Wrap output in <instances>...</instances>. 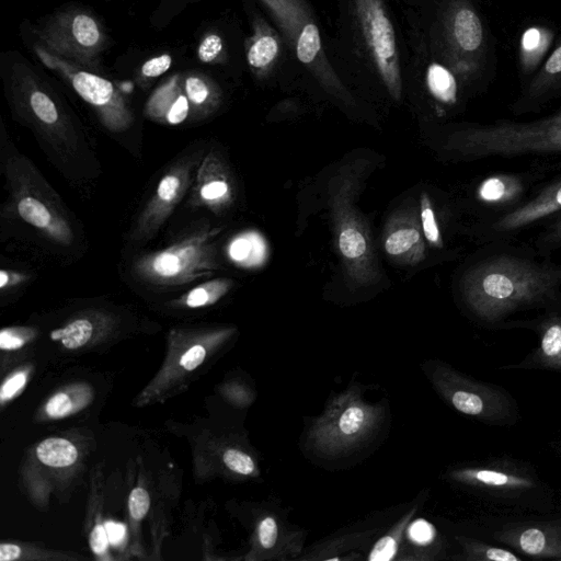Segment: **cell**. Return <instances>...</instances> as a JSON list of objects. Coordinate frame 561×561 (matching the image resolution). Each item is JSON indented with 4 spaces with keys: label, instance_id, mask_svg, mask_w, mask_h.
I'll return each instance as SVG.
<instances>
[{
    "label": "cell",
    "instance_id": "cell-24",
    "mask_svg": "<svg viewBox=\"0 0 561 561\" xmlns=\"http://www.w3.org/2000/svg\"><path fill=\"white\" fill-rule=\"evenodd\" d=\"M553 35L542 26L527 28L520 39L519 64L525 73H530L551 45Z\"/></svg>",
    "mask_w": 561,
    "mask_h": 561
},
{
    "label": "cell",
    "instance_id": "cell-43",
    "mask_svg": "<svg viewBox=\"0 0 561 561\" xmlns=\"http://www.w3.org/2000/svg\"><path fill=\"white\" fill-rule=\"evenodd\" d=\"M278 527L276 520L267 516L259 525V539L263 548H272L277 540Z\"/></svg>",
    "mask_w": 561,
    "mask_h": 561
},
{
    "label": "cell",
    "instance_id": "cell-13",
    "mask_svg": "<svg viewBox=\"0 0 561 561\" xmlns=\"http://www.w3.org/2000/svg\"><path fill=\"white\" fill-rule=\"evenodd\" d=\"M447 44L460 73L471 77L479 71L484 55V31L474 8L465 0L453 1L444 15Z\"/></svg>",
    "mask_w": 561,
    "mask_h": 561
},
{
    "label": "cell",
    "instance_id": "cell-11",
    "mask_svg": "<svg viewBox=\"0 0 561 561\" xmlns=\"http://www.w3.org/2000/svg\"><path fill=\"white\" fill-rule=\"evenodd\" d=\"M561 211V173L542 182L514 210L492 220L477 222L472 232L482 244L514 241L528 230L540 227Z\"/></svg>",
    "mask_w": 561,
    "mask_h": 561
},
{
    "label": "cell",
    "instance_id": "cell-34",
    "mask_svg": "<svg viewBox=\"0 0 561 561\" xmlns=\"http://www.w3.org/2000/svg\"><path fill=\"white\" fill-rule=\"evenodd\" d=\"M468 559L486 561H520V558L510 550L488 546L478 541H466Z\"/></svg>",
    "mask_w": 561,
    "mask_h": 561
},
{
    "label": "cell",
    "instance_id": "cell-10",
    "mask_svg": "<svg viewBox=\"0 0 561 561\" xmlns=\"http://www.w3.org/2000/svg\"><path fill=\"white\" fill-rule=\"evenodd\" d=\"M365 50L389 94L400 100L402 79L396 32L383 0H353Z\"/></svg>",
    "mask_w": 561,
    "mask_h": 561
},
{
    "label": "cell",
    "instance_id": "cell-44",
    "mask_svg": "<svg viewBox=\"0 0 561 561\" xmlns=\"http://www.w3.org/2000/svg\"><path fill=\"white\" fill-rule=\"evenodd\" d=\"M26 375L23 371L9 377L1 386L0 398L4 402L14 397L25 385Z\"/></svg>",
    "mask_w": 561,
    "mask_h": 561
},
{
    "label": "cell",
    "instance_id": "cell-31",
    "mask_svg": "<svg viewBox=\"0 0 561 561\" xmlns=\"http://www.w3.org/2000/svg\"><path fill=\"white\" fill-rule=\"evenodd\" d=\"M196 54L206 65H221L228 59L226 42L217 31H207L199 37Z\"/></svg>",
    "mask_w": 561,
    "mask_h": 561
},
{
    "label": "cell",
    "instance_id": "cell-15",
    "mask_svg": "<svg viewBox=\"0 0 561 561\" xmlns=\"http://www.w3.org/2000/svg\"><path fill=\"white\" fill-rule=\"evenodd\" d=\"M375 422L373 409L352 400L340 403L328 414L318 431V439L330 448L347 446L363 437Z\"/></svg>",
    "mask_w": 561,
    "mask_h": 561
},
{
    "label": "cell",
    "instance_id": "cell-3",
    "mask_svg": "<svg viewBox=\"0 0 561 561\" xmlns=\"http://www.w3.org/2000/svg\"><path fill=\"white\" fill-rule=\"evenodd\" d=\"M449 147L469 160L534 158L535 165L561 171V110L527 122L471 124L451 135Z\"/></svg>",
    "mask_w": 561,
    "mask_h": 561
},
{
    "label": "cell",
    "instance_id": "cell-19",
    "mask_svg": "<svg viewBox=\"0 0 561 561\" xmlns=\"http://www.w3.org/2000/svg\"><path fill=\"white\" fill-rule=\"evenodd\" d=\"M180 79L191 105L192 122L206 119L219 108L222 92L210 76L198 69H188L180 71Z\"/></svg>",
    "mask_w": 561,
    "mask_h": 561
},
{
    "label": "cell",
    "instance_id": "cell-42",
    "mask_svg": "<svg viewBox=\"0 0 561 561\" xmlns=\"http://www.w3.org/2000/svg\"><path fill=\"white\" fill-rule=\"evenodd\" d=\"M408 534L412 541L420 545H426L434 539L435 529L427 520L416 519L410 525Z\"/></svg>",
    "mask_w": 561,
    "mask_h": 561
},
{
    "label": "cell",
    "instance_id": "cell-16",
    "mask_svg": "<svg viewBox=\"0 0 561 561\" xmlns=\"http://www.w3.org/2000/svg\"><path fill=\"white\" fill-rule=\"evenodd\" d=\"M195 206L220 213L231 203L233 191L225 161L219 153H205L195 173L192 185Z\"/></svg>",
    "mask_w": 561,
    "mask_h": 561
},
{
    "label": "cell",
    "instance_id": "cell-47",
    "mask_svg": "<svg viewBox=\"0 0 561 561\" xmlns=\"http://www.w3.org/2000/svg\"><path fill=\"white\" fill-rule=\"evenodd\" d=\"M25 279V276L19 272L12 270L2 268L0 271V289L3 291L4 289H10L18 284L22 283Z\"/></svg>",
    "mask_w": 561,
    "mask_h": 561
},
{
    "label": "cell",
    "instance_id": "cell-33",
    "mask_svg": "<svg viewBox=\"0 0 561 561\" xmlns=\"http://www.w3.org/2000/svg\"><path fill=\"white\" fill-rule=\"evenodd\" d=\"M420 232L415 228H401L388 236L385 249L390 255H401L420 243Z\"/></svg>",
    "mask_w": 561,
    "mask_h": 561
},
{
    "label": "cell",
    "instance_id": "cell-27",
    "mask_svg": "<svg viewBox=\"0 0 561 561\" xmlns=\"http://www.w3.org/2000/svg\"><path fill=\"white\" fill-rule=\"evenodd\" d=\"M36 456L42 463L48 467L61 468L75 463L78 450L71 442L65 438L50 437L37 445Z\"/></svg>",
    "mask_w": 561,
    "mask_h": 561
},
{
    "label": "cell",
    "instance_id": "cell-23",
    "mask_svg": "<svg viewBox=\"0 0 561 561\" xmlns=\"http://www.w3.org/2000/svg\"><path fill=\"white\" fill-rule=\"evenodd\" d=\"M455 476L466 483L495 490L528 489L534 485L526 477L494 468H469L457 471Z\"/></svg>",
    "mask_w": 561,
    "mask_h": 561
},
{
    "label": "cell",
    "instance_id": "cell-20",
    "mask_svg": "<svg viewBox=\"0 0 561 561\" xmlns=\"http://www.w3.org/2000/svg\"><path fill=\"white\" fill-rule=\"evenodd\" d=\"M280 53L276 32L260 16L253 21V34L245 42L247 62L256 78H264L274 67Z\"/></svg>",
    "mask_w": 561,
    "mask_h": 561
},
{
    "label": "cell",
    "instance_id": "cell-2",
    "mask_svg": "<svg viewBox=\"0 0 561 561\" xmlns=\"http://www.w3.org/2000/svg\"><path fill=\"white\" fill-rule=\"evenodd\" d=\"M3 92L13 117L33 130L61 162L78 158L82 134L65 100L20 51L0 55Z\"/></svg>",
    "mask_w": 561,
    "mask_h": 561
},
{
    "label": "cell",
    "instance_id": "cell-48",
    "mask_svg": "<svg viewBox=\"0 0 561 561\" xmlns=\"http://www.w3.org/2000/svg\"><path fill=\"white\" fill-rule=\"evenodd\" d=\"M106 534L111 545H119L125 537V526L121 523L107 520L105 524Z\"/></svg>",
    "mask_w": 561,
    "mask_h": 561
},
{
    "label": "cell",
    "instance_id": "cell-1",
    "mask_svg": "<svg viewBox=\"0 0 561 561\" xmlns=\"http://www.w3.org/2000/svg\"><path fill=\"white\" fill-rule=\"evenodd\" d=\"M483 245L458 284L466 308L478 320L497 323L519 311L545 308L561 296V262L514 241Z\"/></svg>",
    "mask_w": 561,
    "mask_h": 561
},
{
    "label": "cell",
    "instance_id": "cell-8",
    "mask_svg": "<svg viewBox=\"0 0 561 561\" xmlns=\"http://www.w3.org/2000/svg\"><path fill=\"white\" fill-rule=\"evenodd\" d=\"M283 32L298 60L330 92L343 85L325 57L321 34L305 0H260Z\"/></svg>",
    "mask_w": 561,
    "mask_h": 561
},
{
    "label": "cell",
    "instance_id": "cell-39",
    "mask_svg": "<svg viewBox=\"0 0 561 561\" xmlns=\"http://www.w3.org/2000/svg\"><path fill=\"white\" fill-rule=\"evenodd\" d=\"M33 332L28 329L22 328H7L0 332V347L2 350H18L22 347Z\"/></svg>",
    "mask_w": 561,
    "mask_h": 561
},
{
    "label": "cell",
    "instance_id": "cell-38",
    "mask_svg": "<svg viewBox=\"0 0 561 561\" xmlns=\"http://www.w3.org/2000/svg\"><path fill=\"white\" fill-rule=\"evenodd\" d=\"M73 410L75 402L66 392H58L54 394L45 405L46 414L54 419L67 416L72 413Z\"/></svg>",
    "mask_w": 561,
    "mask_h": 561
},
{
    "label": "cell",
    "instance_id": "cell-12",
    "mask_svg": "<svg viewBox=\"0 0 561 561\" xmlns=\"http://www.w3.org/2000/svg\"><path fill=\"white\" fill-rule=\"evenodd\" d=\"M549 172L531 164L524 171L494 172L478 180L471 197L477 214L474 224L501 217L520 206Z\"/></svg>",
    "mask_w": 561,
    "mask_h": 561
},
{
    "label": "cell",
    "instance_id": "cell-9",
    "mask_svg": "<svg viewBox=\"0 0 561 561\" xmlns=\"http://www.w3.org/2000/svg\"><path fill=\"white\" fill-rule=\"evenodd\" d=\"M204 152L203 149H194L190 153L180 156L167 168L150 198L138 214L129 231V241L142 244L158 233L192 187Z\"/></svg>",
    "mask_w": 561,
    "mask_h": 561
},
{
    "label": "cell",
    "instance_id": "cell-14",
    "mask_svg": "<svg viewBox=\"0 0 561 561\" xmlns=\"http://www.w3.org/2000/svg\"><path fill=\"white\" fill-rule=\"evenodd\" d=\"M439 385L451 405L463 414L499 423L511 413V400L496 387L465 378L449 370L442 375Z\"/></svg>",
    "mask_w": 561,
    "mask_h": 561
},
{
    "label": "cell",
    "instance_id": "cell-37",
    "mask_svg": "<svg viewBox=\"0 0 561 561\" xmlns=\"http://www.w3.org/2000/svg\"><path fill=\"white\" fill-rule=\"evenodd\" d=\"M225 465L233 472L249 476L255 470L253 459L245 453L238 449H227L222 456Z\"/></svg>",
    "mask_w": 561,
    "mask_h": 561
},
{
    "label": "cell",
    "instance_id": "cell-26",
    "mask_svg": "<svg viewBox=\"0 0 561 561\" xmlns=\"http://www.w3.org/2000/svg\"><path fill=\"white\" fill-rule=\"evenodd\" d=\"M426 87L440 103L453 105L458 99V85L454 73L444 65L432 62L426 69Z\"/></svg>",
    "mask_w": 561,
    "mask_h": 561
},
{
    "label": "cell",
    "instance_id": "cell-28",
    "mask_svg": "<svg viewBox=\"0 0 561 561\" xmlns=\"http://www.w3.org/2000/svg\"><path fill=\"white\" fill-rule=\"evenodd\" d=\"M228 252L236 263L243 266H255L265 259L266 247L260 234L250 232L233 239Z\"/></svg>",
    "mask_w": 561,
    "mask_h": 561
},
{
    "label": "cell",
    "instance_id": "cell-45",
    "mask_svg": "<svg viewBox=\"0 0 561 561\" xmlns=\"http://www.w3.org/2000/svg\"><path fill=\"white\" fill-rule=\"evenodd\" d=\"M206 356V350L201 344L191 346L181 357L180 365L186 370H193L199 366Z\"/></svg>",
    "mask_w": 561,
    "mask_h": 561
},
{
    "label": "cell",
    "instance_id": "cell-25",
    "mask_svg": "<svg viewBox=\"0 0 561 561\" xmlns=\"http://www.w3.org/2000/svg\"><path fill=\"white\" fill-rule=\"evenodd\" d=\"M229 278L218 277L205 280L186 291L178 302L187 308H202L217 302L232 287Z\"/></svg>",
    "mask_w": 561,
    "mask_h": 561
},
{
    "label": "cell",
    "instance_id": "cell-5",
    "mask_svg": "<svg viewBox=\"0 0 561 561\" xmlns=\"http://www.w3.org/2000/svg\"><path fill=\"white\" fill-rule=\"evenodd\" d=\"M35 45L84 69L103 73L102 58L112 42L102 19L90 8L67 3L34 25Z\"/></svg>",
    "mask_w": 561,
    "mask_h": 561
},
{
    "label": "cell",
    "instance_id": "cell-49",
    "mask_svg": "<svg viewBox=\"0 0 561 561\" xmlns=\"http://www.w3.org/2000/svg\"><path fill=\"white\" fill-rule=\"evenodd\" d=\"M20 547L14 543H1L0 545V560L12 561L20 557Z\"/></svg>",
    "mask_w": 561,
    "mask_h": 561
},
{
    "label": "cell",
    "instance_id": "cell-30",
    "mask_svg": "<svg viewBox=\"0 0 561 561\" xmlns=\"http://www.w3.org/2000/svg\"><path fill=\"white\" fill-rule=\"evenodd\" d=\"M528 244L546 257H552L553 253L561 250V211L542 224Z\"/></svg>",
    "mask_w": 561,
    "mask_h": 561
},
{
    "label": "cell",
    "instance_id": "cell-29",
    "mask_svg": "<svg viewBox=\"0 0 561 561\" xmlns=\"http://www.w3.org/2000/svg\"><path fill=\"white\" fill-rule=\"evenodd\" d=\"M93 332V322L87 317H79L53 331L50 336L54 340H59L66 348L77 350L91 340Z\"/></svg>",
    "mask_w": 561,
    "mask_h": 561
},
{
    "label": "cell",
    "instance_id": "cell-41",
    "mask_svg": "<svg viewBox=\"0 0 561 561\" xmlns=\"http://www.w3.org/2000/svg\"><path fill=\"white\" fill-rule=\"evenodd\" d=\"M398 549L396 537L387 535L380 538L369 554L370 561H388L391 560Z\"/></svg>",
    "mask_w": 561,
    "mask_h": 561
},
{
    "label": "cell",
    "instance_id": "cell-7",
    "mask_svg": "<svg viewBox=\"0 0 561 561\" xmlns=\"http://www.w3.org/2000/svg\"><path fill=\"white\" fill-rule=\"evenodd\" d=\"M37 59L68 84L95 113L104 128L113 134L130 129L135 111L126 94L103 73L94 72L33 45Z\"/></svg>",
    "mask_w": 561,
    "mask_h": 561
},
{
    "label": "cell",
    "instance_id": "cell-4",
    "mask_svg": "<svg viewBox=\"0 0 561 561\" xmlns=\"http://www.w3.org/2000/svg\"><path fill=\"white\" fill-rule=\"evenodd\" d=\"M217 233L202 222L168 247L136 256L130 265L133 279L147 287L167 289L206 278L219 268L214 241Z\"/></svg>",
    "mask_w": 561,
    "mask_h": 561
},
{
    "label": "cell",
    "instance_id": "cell-46",
    "mask_svg": "<svg viewBox=\"0 0 561 561\" xmlns=\"http://www.w3.org/2000/svg\"><path fill=\"white\" fill-rule=\"evenodd\" d=\"M90 547L95 554H103L110 543L104 525L98 524L90 534Z\"/></svg>",
    "mask_w": 561,
    "mask_h": 561
},
{
    "label": "cell",
    "instance_id": "cell-18",
    "mask_svg": "<svg viewBox=\"0 0 561 561\" xmlns=\"http://www.w3.org/2000/svg\"><path fill=\"white\" fill-rule=\"evenodd\" d=\"M561 92V44L547 58L540 70L529 81L512 112L519 115L538 111Z\"/></svg>",
    "mask_w": 561,
    "mask_h": 561
},
{
    "label": "cell",
    "instance_id": "cell-21",
    "mask_svg": "<svg viewBox=\"0 0 561 561\" xmlns=\"http://www.w3.org/2000/svg\"><path fill=\"white\" fill-rule=\"evenodd\" d=\"M501 538L533 557L561 558V533L548 527L514 529Z\"/></svg>",
    "mask_w": 561,
    "mask_h": 561
},
{
    "label": "cell",
    "instance_id": "cell-32",
    "mask_svg": "<svg viewBox=\"0 0 561 561\" xmlns=\"http://www.w3.org/2000/svg\"><path fill=\"white\" fill-rule=\"evenodd\" d=\"M173 62L169 53H162L147 59L135 72V81L141 89H147L152 81L167 72Z\"/></svg>",
    "mask_w": 561,
    "mask_h": 561
},
{
    "label": "cell",
    "instance_id": "cell-35",
    "mask_svg": "<svg viewBox=\"0 0 561 561\" xmlns=\"http://www.w3.org/2000/svg\"><path fill=\"white\" fill-rule=\"evenodd\" d=\"M421 221L422 229L426 240L434 247H443L442 232L438 227L432 202L427 194H423L421 198Z\"/></svg>",
    "mask_w": 561,
    "mask_h": 561
},
{
    "label": "cell",
    "instance_id": "cell-40",
    "mask_svg": "<svg viewBox=\"0 0 561 561\" xmlns=\"http://www.w3.org/2000/svg\"><path fill=\"white\" fill-rule=\"evenodd\" d=\"M128 506L130 515L136 519H141L150 506V497L144 488H135L129 495Z\"/></svg>",
    "mask_w": 561,
    "mask_h": 561
},
{
    "label": "cell",
    "instance_id": "cell-22",
    "mask_svg": "<svg viewBox=\"0 0 561 561\" xmlns=\"http://www.w3.org/2000/svg\"><path fill=\"white\" fill-rule=\"evenodd\" d=\"M545 309L547 312L537 327L540 336L537 360L546 367L561 369V296Z\"/></svg>",
    "mask_w": 561,
    "mask_h": 561
},
{
    "label": "cell",
    "instance_id": "cell-6",
    "mask_svg": "<svg viewBox=\"0 0 561 561\" xmlns=\"http://www.w3.org/2000/svg\"><path fill=\"white\" fill-rule=\"evenodd\" d=\"M5 175L19 217L61 247H70L75 229L67 209L31 161L19 152L8 156Z\"/></svg>",
    "mask_w": 561,
    "mask_h": 561
},
{
    "label": "cell",
    "instance_id": "cell-36",
    "mask_svg": "<svg viewBox=\"0 0 561 561\" xmlns=\"http://www.w3.org/2000/svg\"><path fill=\"white\" fill-rule=\"evenodd\" d=\"M339 248L345 257L357 259L366 251V240L357 229L350 227L340 233Z\"/></svg>",
    "mask_w": 561,
    "mask_h": 561
},
{
    "label": "cell",
    "instance_id": "cell-17",
    "mask_svg": "<svg viewBox=\"0 0 561 561\" xmlns=\"http://www.w3.org/2000/svg\"><path fill=\"white\" fill-rule=\"evenodd\" d=\"M144 114L156 123L169 126L192 123V110L182 89L180 71L162 80L150 93Z\"/></svg>",
    "mask_w": 561,
    "mask_h": 561
}]
</instances>
